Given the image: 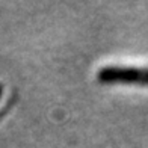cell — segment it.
<instances>
[{"label": "cell", "instance_id": "obj_1", "mask_svg": "<svg viewBox=\"0 0 148 148\" xmlns=\"http://www.w3.org/2000/svg\"><path fill=\"white\" fill-rule=\"evenodd\" d=\"M97 79L101 83L121 82V83H139L148 86V68L109 65L98 70Z\"/></svg>", "mask_w": 148, "mask_h": 148}, {"label": "cell", "instance_id": "obj_2", "mask_svg": "<svg viewBox=\"0 0 148 148\" xmlns=\"http://www.w3.org/2000/svg\"><path fill=\"white\" fill-rule=\"evenodd\" d=\"M2 92H3V86L0 85V97H2Z\"/></svg>", "mask_w": 148, "mask_h": 148}]
</instances>
